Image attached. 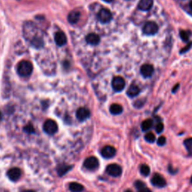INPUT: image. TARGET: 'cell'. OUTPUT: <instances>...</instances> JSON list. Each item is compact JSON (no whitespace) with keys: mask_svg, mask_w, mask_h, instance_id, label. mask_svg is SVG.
I'll use <instances>...</instances> for the list:
<instances>
[{"mask_svg":"<svg viewBox=\"0 0 192 192\" xmlns=\"http://www.w3.org/2000/svg\"><path fill=\"white\" fill-rule=\"evenodd\" d=\"M23 35L26 41L31 43L33 47H41L43 46V35L40 29L32 21H27L23 25Z\"/></svg>","mask_w":192,"mask_h":192,"instance_id":"1","label":"cell"},{"mask_svg":"<svg viewBox=\"0 0 192 192\" xmlns=\"http://www.w3.org/2000/svg\"><path fill=\"white\" fill-rule=\"evenodd\" d=\"M33 70L32 63L29 61H21L18 65V73L19 75L23 77H27L31 75Z\"/></svg>","mask_w":192,"mask_h":192,"instance_id":"2","label":"cell"},{"mask_svg":"<svg viewBox=\"0 0 192 192\" xmlns=\"http://www.w3.org/2000/svg\"><path fill=\"white\" fill-rule=\"evenodd\" d=\"M43 128H44V131L47 133V135H53L57 132L58 125L54 120H53V119H47L44 123Z\"/></svg>","mask_w":192,"mask_h":192,"instance_id":"3","label":"cell"},{"mask_svg":"<svg viewBox=\"0 0 192 192\" xmlns=\"http://www.w3.org/2000/svg\"><path fill=\"white\" fill-rule=\"evenodd\" d=\"M158 31V26L157 23L153 22V21L146 22L143 29V33L147 35H156Z\"/></svg>","mask_w":192,"mask_h":192,"instance_id":"4","label":"cell"},{"mask_svg":"<svg viewBox=\"0 0 192 192\" xmlns=\"http://www.w3.org/2000/svg\"><path fill=\"white\" fill-rule=\"evenodd\" d=\"M151 183L153 186L156 188H164L167 185V182L165 179L161 176V174L156 173L152 176V179H151Z\"/></svg>","mask_w":192,"mask_h":192,"instance_id":"5","label":"cell"},{"mask_svg":"<svg viewBox=\"0 0 192 192\" xmlns=\"http://www.w3.org/2000/svg\"><path fill=\"white\" fill-rule=\"evenodd\" d=\"M107 173L113 177H119L122 175V169L119 164H111L107 167Z\"/></svg>","mask_w":192,"mask_h":192,"instance_id":"6","label":"cell"},{"mask_svg":"<svg viewBox=\"0 0 192 192\" xmlns=\"http://www.w3.org/2000/svg\"><path fill=\"white\" fill-rule=\"evenodd\" d=\"M83 165L89 170H95L99 166V161L97 158L91 156V157L87 158L85 160Z\"/></svg>","mask_w":192,"mask_h":192,"instance_id":"7","label":"cell"},{"mask_svg":"<svg viewBox=\"0 0 192 192\" xmlns=\"http://www.w3.org/2000/svg\"><path fill=\"white\" fill-rule=\"evenodd\" d=\"M112 86L116 92H121L125 86V81L122 77L117 76L113 79Z\"/></svg>","mask_w":192,"mask_h":192,"instance_id":"8","label":"cell"},{"mask_svg":"<svg viewBox=\"0 0 192 192\" xmlns=\"http://www.w3.org/2000/svg\"><path fill=\"white\" fill-rule=\"evenodd\" d=\"M98 20L102 23H109L112 19V14L110 11L107 8H103L98 14Z\"/></svg>","mask_w":192,"mask_h":192,"instance_id":"9","label":"cell"},{"mask_svg":"<svg viewBox=\"0 0 192 192\" xmlns=\"http://www.w3.org/2000/svg\"><path fill=\"white\" fill-rule=\"evenodd\" d=\"M101 156L105 158H114L116 154V150L114 146H106L103 147L101 151Z\"/></svg>","mask_w":192,"mask_h":192,"instance_id":"10","label":"cell"},{"mask_svg":"<svg viewBox=\"0 0 192 192\" xmlns=\"http://www.w3.org/2000/svg\"><path fill=\"white\" fill-rule=\"evenodd\" d=\"M76 116H77V118L79 121L83 122L90 116V111L89 109L86 108V107H81L77 110Z\"/></svg>","mask_w":192,"mask_h":192,"instance_id":"11","label":"cell"},{"mask_svg":"<svg viewBox=\"0 0 192 192\" xmlns=\"http://www.w3.org/2000/svg\"><path fill=\"white\" fill-rule=\"evenodd\" d=\"M54 40L59 47H62L67 43V37L63 32H58L55 35Z\"/></svg>","mask_w":192,"mask_h":192,"instance_id":"12","label":"cell"},{"mask_svg":"<svg viewBox=\"0 0 192 192\" xmlns=\"http://www.w3.org/2000/svg\"><path fill=\"white\" fill-rule=\"evenodd\" d=\"M154 72V68L150 64H145L140 68V73L144 77H150Z\"/></svg>","mask_w":192,"mask_h":192,"instance_id":"13","label":"cell"},{"mask_svg":"<svg viewBox=\"0 0 192 192\" xmlns=\"http://www.w3.org/2000/svg\"><path fill=\"white\" fill-rule=\"evenodd\" d=\"M8 177L10 179L11 181H17L19 179L21 176L20 170L18 167H13L10 169L7 173Z\"/></svg>","mask_w":192,"mask_h":192,"instance_id":"14","label":"cell"},{"mask_svg":"<svg viewBox=\"0 0 192 192\" xmlns=\"http://www.w3.org/2000/svg\"><path fill=\"white\" fill-rule=\"evenodd\" d=\"M153 5V0H140L138 8L141 11H149Z\"/></svg>","mask_w":192,"mask_h":192,"instance_id":"15","label":"cell"},{"mask_svg":"<svg viewBox=\"0 0 192 192\" xmlns=\"http://www.w3.org/2000/svg\"><path fill=\"white\" fill-rule=\"evenodd\" d=\"M80 18H81V13L79 12L78 11L73 10L68 14V20L71 24H74L78 22Z\"/></svg>","mask_w":192,"mask_h":192,"instance_id":"16","label":"cell"},{"mask_svg":"<svg viewBox=\"0 0 192 192\" xmlns=\"http://www.w3.org/2000/svg\"><path fill=\"white\" fill-rule=\"evenodd\" d=\"M86 41L88 44L92 45H97L100 42V38L97 34L90 33L86 37Z\"/></svg>","mask_w":192,"mask_h":192,"instance_id":"17","label":"cell"},{"mask_svg":"<svg viewBox=\"0 0 192 192\" xmlns=\"http://www.w3.org/2000/svg\"><path fill=\"white\" fill-rule=\"evenodd\" d=\"M140 92V88L138 87L137 85H135V84H132L128 89L127 95L129 97H131V98H134V97H136L137 95H138Z\"/></svg>","mask_w":192,"mask_h":192,"instance_id":"18","label":"cell"},{"mask_svg":"<svg viewBox=\"0 0 192 192\" xmlns=\"http://www.w3.org/2000/svg\"><path fill=\"white\" fill-rule=\"evenodd\" d=\"M72 166H70V165H65V164H62L60 166L56 168V170H57L58 175L60 176V177H62V176H64V175L66 174L71 169Z\"/></svg>","mask_w":192,"mask_h":192,"instance_id":"19","label":"cell"},{"mask_svg":"<svg viewBox=\"0 0 192 192\" xmlns=\"http://www.w3.org/2000/svg\"><path fill=\"white\" fill-rule=\"evenodd\" d=\"M153 126V121L151 119H147L141 123V129L143 132H146L150 130Z\"/></svg>","mask_w":192,"mask_h":192,"instance_id":"20","label":"cell"},{"mask_svg":"<svg viewBox=\"0 0 192 192\" xmlns=\"http://www.w3.org/2000/svg\"><path fill=\"white\" fill-rule=\"evenodd\" d=\"M122 111H123L122 107L118 104H114L110 107V112L113 115H119L122 114Z\"/></svg>","mask_w":192,"mask_h":192,"instance_id":"21","label":"cell"},{"mask_svg":"<svg viewBox=\"0 0 192 192\" xmlns=\"http://www.w3.org/2000/svg\"><path fill=\"white\" fill-rule=\"evenodd\" d=\"M183 143L186 150H187L188 156L192 157V137H189L185 140Z\"/></svg>","mask_w":192,"mask_h":192,"instance_id":"22","label":"cell"},{"mask_svg":"<svg viewBox=\"0 0 192 192\" xmlns=\"http://www.w3.org/2000/svg\"><path fill=\"white\" fill-rule=\"evenodd\" d=\"M69 189L71 192H81L83 190V186L77 182H71L69 185Z\"/></svg>","mask_w":192,"mask_h":192,"instance_id":"23","label":"cell"},{"mask_svg":"<svg viewBox=\"0 0 192 192\" xmlns=\"http://www.w3.org/2000/svg\"><path fill=\"white\" fill-rule=\"evenodd\" d=\"M150 167L147 164H143L140 166V172L143 177H148L150 174Z\"/></svg>","mask_w":192,"mask_h":192,"instance_id":"24","label":"cell"},{"mask_svg":"<svg viewBox=\"0 0 192 192\" xmlns=\"http://www.w3.org/2000/svg\"><path fill=\"white\" fill-rule=\"evenodd\" d=\"M144 139H145L146 141L148 142V143H155V141H156V136H155V135L152 132L146 133L145 135V136H144Z\"/></svg>","mask_w":192,"mask_h":192,"instance_id":"25","label":"cell"},{"mask_svg":"<svg viewBox=\"0 0 192 192\" xmlns=\"http://www.w3.org/2000/svg\"><path fill=\"white\" fill-rule=\"evenodd\" d=\"M180 37L184 41H188L189 39V37L191 35L190 31H185V30H181L180 31Z\"/></svg>","mask_w":192,"mask_h":192,"instance_id":"26","label":"cell"},{"mask_svg":"<svg viewBox=\"0 0 192 192\" xmlns=\"http://www.w3.org/2000/svg\"><path fill=\"white\" fill-rule=\"evenodd\" d=\"M134 185H135V187L137 190H140V189H143L146 187V185L145 182H143L141 180H137V181H135Z\"/></svg>","mask_w":192,"mask_h":192,"instance_id":"27","label":"cell"},{"mask_svg":"<svg viewBox=\"0 0 192 192\" xmlns=\"http://www.w3.org/2000/svg\"><path fill=\"white\" fill-rule=\"evenodd\" d=\"M166 143H167L166 137L164 136H161L157 140V144L159 146H164L166 144Z\"/></svg>","mask_w":192,"mask_h":192,"instance_id":"28","label":"cell"},{"mask_svg":"<svg viewBox=\"0 0 192 192\" xmlns=\"http://www.w3.org/2000/svg\"><path fill=\"white\" fill-rule=\"evenodd\" d=\"M164 126L162 122H158L156 126V131L157 132V134H161L164 131Z\"/></svg>","mask_w":192,"mask_h":192,"instance_id":"29","label":"cell"},{"mask_svg":"<svg viewBox=\"0 0 192 192\" xmlns=\"http://www.w3.org/2000/svg\"><path fill=\"white\" fill-rule=\"evenodd\" d=\"M24 131H26V133H28V134H33L35 132V129H34V127L32 125H27L24 127L23 128Z\"/></svg>","mask_w":192,"mask_h":192,"instance_id":"30","label":"cell"},{"mask_svg":"<svg viewBox=\"0 0 192 192\" xmlns=\"http://www.w3.org/2000/svg\"><path fill=\"white\" fill-rule=\"evenodd\" d=\"M167 170H168V172H169L170 173L171 175H175L177 174V173L179 172V170L178 169H174V168L172 167V165L170 164L168 165L167 167Z\"/></svg>","mask_w":192,"mask_h":192,"instance_id":"31","label":"cell"},{"mask_svg":"<svg viewBox=\"0 0 192 192\" xmlns=\"http://www.w3.org/2000/svg\"><path fill=\"white\" fill-rule=\"evenodd\" d=\"M144 102H145V101L143 99L137 100V101H135V104H134V106H135L136 108H140V107H143V105L144 104Z\"/></svg>","mask_w":192,"mask_h":192,"instance_id":"32","label":"cell"},{"mask_svg":"<svg viewBox=\"0 0 192 192\" xmlns=\"http://www.w3.org/2000/svg\"><path fill=\"white\" fill-rule=\"evenodd\" d=\"M191 46H192V42H189L187 45L185 46L184 48H182V49L181 50V51H180V53H184L187 52V51L190 49L191 47Z\"/></svg>","mask_w":192,"mask_h":192,"instance_id":"33","label":"cell"},{"mask_svg":"<svg viewBox=\"0 0 192 192\" xmlns=\"http://www.w3.org/2000/svg\"><path fill=\"white\" fill-rule=\"evenodd\" d=\"M137 192H152V191H151L149 188H148L147 187H146V188H143V189L138 190Z\"/></svg>","mask_w":192,"mask_h":192,"instance_id":"34","label":"cell"},{"mask_svg":"<svg viewBox=\"0 0 192 192\" xmlns=\"http://www.w3.org/2000/svg\"><path fill=\"white\" fill-rule=\"evenodd\" d=\"M179 84H177V85H176V86H175L174 87H173V89H172V92H173V93L176 92L177 91V89H179Z\"/></svg>","mask_w":192,"mask_h":192,"instance_id":"35","label":"cell"},{"mask_svg":"<svg viewBox=\"0 0 192 192\" xmlns=\"http://www.w3.org/2000/svg\"><path fill=\"white\" fill-rule=\"evenodd\" d=\"M189 7H190V8L192 10V1H191L190 3H189Z\"/></svg>","mask_w":192,"mask_h":192,"instance_id":"36","label":"cell"},{"mask_svg":"<svg viewBox=\"0 0 192 192\" xmlns=\"http://www.w3.org/2000/svg\"><path fill=\"white\" fill-rule=\"evenodd\" d=\"M23 192H35V191L32 190H26V191H24Z\"/></svg>","mask_w":192,"mask_h":192,"instance_id":"37","label":"cell"},{"mask_svg":"<svg viewBox=\"0 0 192 192\" xmlns=\"http://www.w3.org/2000/svg\"><path fill=\"white\" fill-rule=\"evenodd\" d=\"M103 1H104V2H111L113 0H103Z\"/></svg>","mask_w":192,"mask_h":192,"instance_id":"38","label":"cell"},{"mask_svg":"<svg viewBox=\"0 0 192 192\" xmlns=\"http://www.w3.org/2000/svg\"><path fill=\"white\" fill-rule=\"evenodd\" d=\"M124 192H133V191L131 190H130V189H127V190L125 191Z\"/></svg>","mask_w":192,"mask_h":192,"instance_id":"39","label":"cell"},{"mask_svg":"<svg viewBox=\"0 0 192 192\" xmlns=\"http://www.w3.org/2000/svg\"><path fill=\"white\" fill-rule=\"evenodd\" d=\"M2 119V114H1V112H0V121Z\"/></svg>","mask_w":192,"mask_h":192,"instance_id":"40","label":"cell"},{"mask_svg":"<svg viewBox=\"0 0 192 192\" xmlns=\"http://www.w3.org/2000/svg\"><path fill=\"white\" fill-rule=\"evenodd\" d=\"M191 183L192 184V176H191Z\"/></svg>","mask_w":192,"mask_h":192,"instance_id":"41","label":"cell"}]
</instances>
